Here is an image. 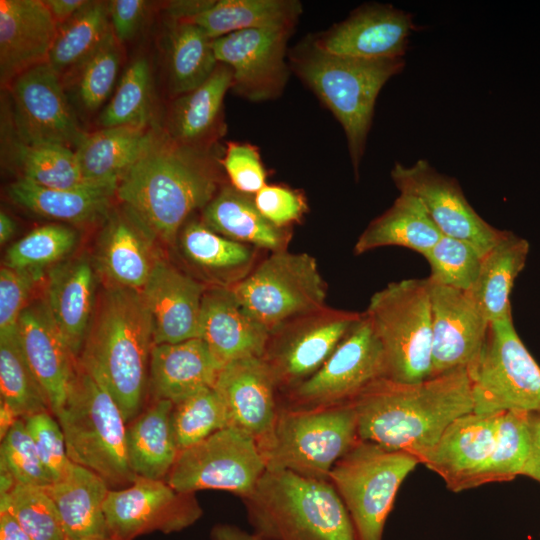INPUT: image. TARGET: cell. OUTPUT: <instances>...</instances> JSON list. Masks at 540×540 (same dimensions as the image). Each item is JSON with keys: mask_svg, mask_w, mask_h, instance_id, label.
I'll return each instance as SVG.
<instances>
[{"mask_svg": "<svg viewBox=\"0 0 540 540\" xmlns=\"http://www.w3.org/2000/svg\"><path fill=\"white\" fill-rule=\"evenodd\" d=\"M224 174L216 148L184 145L166 130H154L115 195L154 239L171 245L190 216L226 184Z\"/></svg>", "mask_w": 540, "mask_h": 540, "instance_id": "6da1fadb", "label": "cell"}, {"mask_svg": "<svg viewBox=\"0 0 540 540\" xmlns=\"http://www.w3.org/2000/svg\"><path fill=\"white\" fill-rule=\"evenodd\" d=\"M360 440L415 456L420 464L444 430L473 412L466 368L414 383L383 378L352 402Z\"/></svg>", "mask_w": 540, "mask_h": 540, "instance_id": "7a4b0ae2", "label": "cell"}, {"mask_svg": "<svg viewBox=\"0 0 540 540\" xmlns=\"http://www.w3.org/2000/svg\"><path fill=\"white\" fill-rule=\"evenodd\" d=\"M152 347L153 322L141 292L103 291L77 361L111 394L126 423L139 414Z\"/></svg>", "mask_w": 540, "mask_h": 540, "instance_id": "3957f363", "label": "cell"}, {"mask_svg": "<svg viewBox=\"0 0 540 540\" xmlns=\"http://www.w3.org/2000/svg\"><path fill=\"white\" fill-rule=\"evenodd\" d=\"M288 63L342 126L358 179L376 99L386 82L404 69V57L338 56L319 49L308 37L288 51Z\"/></svg>", "mask_w": 540, "mask_h": 540, "instance_id": "277c9868", "label": "cell"}, {"mask_svg": "<svg viewBox=\"0 0 540 540\" xmlns=\"http://www.w3.org/2000/svg\"><path fill=\"white\" fill-rule=\"evenodd\" d=\"M242 500L253 532L261 540H358L330 481L267 470Z\"/></svg>", "mask_w": 540, "mask_h": 540, "instance_id": "5b68a950", "label": "cell"}, {"mask_svg": "<svg viewBox=\"0 0 540 540\" xmlns=\"http://www.w3.org/2000/svg\"><path fill=\"white\" fill-rule=\"evenodd\" d=\"M56 419L70 461L95 472L109 487H126L136 479L128 461L123 414L111 394L78 361Z\"/></svg>", "mask_w": 540, "mask_h": 540, "instance_id": "8992f818", "label": "cell"}, {"mask_svg": "<svg viewBox=\"0 0 540 540\" xmlns=\"http://www.w3.org/2000/svg\"><path fill=\"white\" fill-rule=\"evenodd\" d=\"M364 313L382 344L387 379L414 383L431 377L432 313L427 278L389 283L372 295Z\"/></svg>", "mask_w": 540, "mask_h": 540, "instance_id": "52a82bcc", "label": "cell"}, {"mask_svg": "<svg viewBox=\"0 0 540 540\" xmlns=\"http://www.w3.org/2000/svg\"><path fill=\"white\" fill-rule=\"evenodd\" d=\"M358 440L352 403L316 409L280 408L273 436L261 452L267 470L329 481L333 466Z\"/></svg>", "mask_w": 540, "mask_h": 540, "instance_id": "ba28073f", "label": "cell"}, {"mask_svg": "<svg viewBox=\"0 0 540 540\" xmlns=\"http://www.w3.org/2000/svg\"><path fill=\"white\" fill-rule=\"evenodd\" d=\"M418 464L409 453L359 439L333 466L329 481L351 517L358 540H383L397 492Z\"/></svg>", "mask_w": 540, "mask_h": 540, "instance_id": "9c48e42d", "label": "cell"}, {"mask_svg": "<svg viewBox=\"0 0 540 540\" xmlns=\"http://www.w3.org/2000/svg\"><path fill=\"white\" fill-rule=\"evenodd\" d=\"M467 371L473 412H540V366L519 337L512 316L489 323L484 344Z\"/></svg>", "mask_w": 540, "mask_h": 540, "instance_id": "30bf717a", "label": "cell"}, {"mask_svg": "<svg viewBox=\"0 0 540 540\" xmlns=\"http://www.w3.org/2000/svg\"><path fill=\"white\" fill-rule=\"evenodd\" d=\"M231 290L269 333L295 317L327 306L326 282L316 259L307 253L271 252Z\"/></svg>", "mask_w": 540, "mask_h": 540, "instance_id": "8fae6325", "label": "cell"}, {"mask_svg": "<svg viewBox=\"0 0 540 540\" xmlns=\"http://www.w3.org/2000/svg\"><path fill=\"white\" fill-rule=\"evenodd\" d=\"M266 471L256 440L235 426H227L181 451L165 481L180 493L223 490L244 499Z\"/></svg>", "mask_w": 540, "mask_h": 540, "instance_id": "7c38bea8", "label": "cell"}, {"mask_svg": "<svg viewBox=\"0 0 540 540\" xmlns=\"http://www.w3.org/2000/svg\"><path fill=\"white\" fill-rule=\"evenodd\" d=\"M386 378L382 344L363 312L324 364L308 379L282 395L280 408L316 409L352 403Z\"/></svg>", "mask_w": 540, "mask_h": 540, "instance_id": "4fadbf2b", "label": "cell"}, {"mask_svg": "<svg viewBox=\"0 0 540 540\" xmlns=\"http://www.w3.org/2000/svg\"><path fill=\"white\" fill-rule=\"evenodd\" d=\"M362 313L325 306L295 317L269 333L262 358L280 395L312 376Z\"/></svg>", "mask_w": 540, "mask_h": 540, "instance_id": "5bb4252c", "label": "cell"}, {"mask_svg": "<svg viewBox=\"0 0 540 540\" xmlns=\"http://www.w3.org/2000/svg\"><path fill=\"white\" fill-rule=\"evenodd\" d=\"M9 87L17 140L76 150L87 133L73 112L61 77L47 62L25 71Z\"/></svg>", "mask_w": 540, "mask_h": 540, "instance_id": "9a60e30c", "label": "cell"}, {"mask_svg": "<svg viewBox=\"0 0 540 540\" xmlns=\"http://www.w3.org/2000/svg\"><path fill=\"white\" fill-rule=\"evenodd\" d=\"M109 535L118 540L159 531H182L203 514L193 493H180L165 480L137 476L122 489H109L103 504Z\"/></svg>", "mask_w": 540, "mask_h": 540, "instance_id": "2e32d148", "label": "cell"}, {"mask_svg": "<svg viewBox=\"0 0 540 540\" xmlns=\"http://www.w3.org/2000/svg\"><path fill=\"white\" fill-rule=\"evenodd\" d=\"M295 28H253L213 40L218 63L233 74L237 95L252 102L278 98L289 79L287 43Z\"/></svg>", "mask_w": 540, "mask_h": 540, "instance_id": "e0dca14e", "label": "cell"}, {"mask_svg": "<svg viewBox=\"0 0 540 540\" xmlns=\"http://www.w3.org/2000/svg\"><path fill=\"white\" fill-rule=\"evenodd\" d=\"M390 175L399 193L420 200L443 236L466 241L485 255L507 232L485 221L467 201L457 180L424 159L407 167L396 163Z\"/></svg>", "mask_w": 540, "mask_h": 540, "instance_id": "ac0fdd59", "label": "cell"}, {"mask_svg": "<svg viewBox=\"0 0 540 540\" xmlns=\"http://www.w3.org/2000/svg\"><path fill=\"white\" fill-rule=\"evenodd\" d=\"M416 29L413 14L389 4H364L343 21L311 36L321 50L358 59L404 57L410 33Z\"/></svg>", "mask_w": 540, "mask_h": 540, "instance_id": "d6986e66", "label": "cell"}, {"mask_svg": "<svg viewBox=\"0 0 540 540\" xmlns=\"http://www.w3.org/2000/svg\"><path fill=\"white\" fill-rule=\"evenodd\" d=\"M215 389L235 426L258 443L261 451L269 444L280 411L279 391L262 357H247L225 364Z\"/></svg>", "mask_w": 540, "mask_h": 540, "instance_id": "ffe728a7", "label": "cell"}, {"mask_svg": "<svg viewBox=\"0 0 540 540\" xmlns=\"http://www.w3.org/2000/svg\"><path fill=\"white\" fill-rule=\"evenodd\" d=\"M428 283L432 313L431 377L467 369L484 344L490 322L466 292L429 280Z\"/></svg>", "mask_w": 540, "mask_h": 540, "instance_id": "44dd1931", "label": "cell"}, {"mask_svg": "<svg viewBox=\"0 0 540 540\" xmlns=\"http://www.w3.org/2000/svg\"><path fill=\"white\" fill-rule=\"evenodd\" d=\"M17 336L56 418L65 405L77 369V358L53 321L44 301L22 311Z\"/></svg>", "mask_w": 540, "mask_h": 540, "instance_id": "7402d4cb", "label": "cell"}, {"mask_svg": "<svg viewBox=\"0 0 540 540\" xmlns=\"http://www.w3.org/2000/svg\"><path fill=\"white\" fill-rule=\"evenodd\" d=\"M207 286L165 260H158L140 291L153 322V345L198 338Z\"/></svg>", "mask_w": 540, "mask_h": 540, "instance_id": "603a6c76", "label": "cell"}, {"mask_svg": "<svg viewBox=\"0 0 540 540\" xmlns=\"http://www.w3.org/2000/svg\"><path fill=\"white\" fill-rule=\"evenodd\" d=\"M58 25L41 0L0 1V80L10 84L22 73L46 63Z\"/></svg>", "mask_w": 540, "mask_h": 540, "instance_id": "cb8c5ba5", "label": "cell"}, {"mask_svg": "<svg viewBox=\"0 0 540 540\" xmlns=\"http://www.w3.org/2000/svg\"><path fill=\"white\" fill-rule=\"evenodd\" d=\"M502 412H470L455 419L444 430L422 464L439 475L453 492L465 490L495 446Z\"/></svg>", "mask_w": 540, "mask_h": 540, "instance_id": "d4e9b609", "label": "cell"}, {"mask_svg": "<svg viewBox=\"0 0 540 540\" xmlns=\"http://www.w3.org/2000/svg\"><path fill=\"white\" fill-rule=\"evenodd\" d=\"M166 13L175 21L203 29L211 39L253 28H295L302 14L296 0H180Z\"/></svg>", "mask_w": 540, "mask_h": 540, "instance_id": "484cf974", "label": "cell"}, {"mask_svg": "<svg viewBox=\"0 0 540 540\" xmlns=\"http://www.w3.org/2000/svg\"><path fill=\"white\" fill-rule=\"evenodd\" d=\"M268 337V330L242 306L231 288L207 287L198 338L222 366L242 358L262 357Z\"/></svg>", "mask_w": 540, "mask_h": 540, "instance_id": "4316f807", "label": "cell"}, {"mask_svg": "<svg viewBox=\"0 0 540 540\" xmlns=\"http://www.w3.org/2000/svg\"><path fill=\"white\" fill-rule=\"evenodd\" d=\"M222 367L200 338L153 345L149 361L151 392L155 400L175 404L214 387Z\"/></svg>", "mask_w": 540, "mask_h": 540, "instance_id": "83f0119b", "label": "cell"}, {"mask_svg": "<svg viewBox=\"0 0 540 540\" xmlns=\"http://www.w3.org/2000/svg\"><path fill=\"white\" fill-rule=\"evenodd\" d=\"M232 70L218 63L212 75L194 90L171 103L166 132L184 145L214 149L225 133L223 103L232 87Z\"/></svg>", "mask_w": 540, "mask_h": 540, "instance_id": "f1b7e54d", "label": "cell"}, {"mask_svg": "<svg viewBox=\"0 0 540 540\" xmlns=\"http://www.w3.org/2000/svg\"><path fill=\"white\" fill-rule=\"evenodd\" d=\"M153 240L125 209L110 216L97 254L99 270L109 287L143 289L159 260L153 253Z\"/></svg>", "mask_w": 540, "mask_h": 540, "instance_id": "f546056e", "label": "cell"}, {"mask_svg": "<svg viewBox=\"0 0 540 540\" xmlns=\"http://www.w3.org/2000/svg\"><path fill=\"white\" fill-rule=\"evenodd\" d=\"M44 302L76 358L93 315L94 273L84 259L55 266L48 274Z\"/></svg>", "mask_w": 540, "mask_h": 540, "instance_id": "4dcf8cb0", "label": "cell"}, {"mask_svg": "<svg viewBox=\"0 0 540 540\" xmlns=\"http://www.w3.org/2000/svg\"><path fill=\"white\" fill-rule=\"evenodd\" d=\"M109 489L102 477L72 461L57 480L45 487L67 539L110 536L103 510Z\"/></svg>", "mask_w": 540, "mask_h": 540, "instance_id": "1f68e13d", "label": "cell"}, {"mask_svg": "<svg viewBox=\"0 0 540 540\" xmlns=\"http://www.w3.org/2000/svg\"><path fill=\"white\" fill-rule=\"evenodd\" d=\"M200 220L226 238L270 252L287 250L292 236L290 228H279L260 213L253 195L229 183L201 210Z\"/></svg>", "mask_w": 540, "mask_h": 540, "instance_id": "d6a6232c", "label": "cell"}, {"mask_svg": "<svg viewBox=\"0 0 540 540\" xmlns=\"http://www.w3.org/2000/svg\"><path fill=\"white\" fill-rule=\"evenodd\" d=\"M186 260L214 282L231 288L257 265L258 248L226 238L191 219L181 228L178 239Z\"/></svg>", "mask_w": 540, "mask_h": 540, "instance_id": "836d02e7", "label": "cell"}, {"mask_svg": "<svg viewBox=\"0 0 540 540\" xmlns=\"http://www.w3.org/2000/svg\"><path fill=\"white\" fill-rule=\"evenodd\" d=\"M148 127H109L87 133L75 150L84 178L97 186L117 188L153 137Z\"/></svg>", "mask_w": 540, "mask_h": 540, "instance_id": "e575fe53", "label": "cell"}, {"mask_svg": "<svg viewBox=\"0 0 540 540\" xmlns=\"http://www.w3.org/2000/svg\"><path fill=\"white\" fill-rule=\"evenodd\" d=\"M529 249L526 239L507 230L483 256L477 279L466 293L489 322L512 316L510 295L525 267Z\"/></svg>", "mask_w": 540, "mask_h": 540, "instance_id": "d590c367", "label": "cell"}, {"mask_svg": "<svg viewBox=\"0 0 540 540\" xmlns=\"http://www.w3.org/2000/svg\"><path fill=\"white\" fill-rule=\"evenodd\" d=\"M116 189L90 186L55 189L19 177L8 188L9 197L22 208L42 217L72 224H84L105 215Z\"/></svg>", "mask_w": 540, "mask_h": 540, "instance_id": "8d00e7d4", "label": "cell"}, {"mask_svg": "<svg viewBox=\"0 0 540 540\" xmlns=\"http://www.w3.org/2000/svg\"><path fill=\"white\" fill-rule=\"evenodd\" d=\"M443 235L423 204L410 194L399 193L384 213L372 220L354 246L357 255L386 246L411 249L421 255Z\"/></svg>", "mask_w": 540, "mask_h": 540, "instance_id": "74e56055", "label": "cell"}, {"mask_svg": "<svg viewBox=\"0 0 540 540\" xmlns=\"http://www.w3.org/2000/svg\"><path fill=\"white\" fill-rule=\"evenodd\" d=\"M173 403L155 400L126 429V448L136 476L164 480L179 455L172 423Z\"/></svg>", "mask_w": 540, "mask_h": 540, "instance_id": "f35d334b", "label": "cell"}, {"mask_svg": "<svg viewBox=\"0 0 540 540\" xmlns=\"http://www.w3.org/2000/svg\"><path fill=\"white\" fill-rule=\"evenodd\" d=\"M166 44L168 88L174 97L200 86L218 65L213 39L197 25L171 20Z\"/></svg>", "mask_w": 540, "mask_h": 540, "instance_id": "ab89813d", "label": "cell"}, {"mask_svg": "<svg viewBox=\"0 0 540 540\" xmlns=\"http://www.w3.org/2000/svg\"><path fill=\"white\" fill-rule=\"evenodd\" d=\"M111 31L109 3L87 1L58 26L47 63L60 76L75 73Z\"/></svg>", "mask_w": 540, "mask_h": 540, "instance_id": "60d3db41", "label": "cell"}, {"mask_svg": "<svg viewBox=\"0 0 540 540\" xmlns=\"http://www.w3.org/2000/svg\"><path fill=\"white\" fill-rule=\"evenodd\" d=\"M0 393L1 403L20 419L50 411L20 345L17 328L0 334Z\"/></svg>", "mask_w": 540, "mask_h": 540, "instance_id": "b9f144b4", "label": "cell"}, {"mask_svg": "<svg viewBox=\"0 0 540 540\" xmlns=\"http://www.w3.org/2000/svg\"><path fill=\"white\" fill-rule=\"evenodd\" d=\"M14 163L21 175L38 185L55 189L97 186L83 176L75 151L58 145H27L16 138L11 143Z\"/></svg>", "mask_w": 540, "mask_h": 540, "instance_id": "7bdbcfd3", "label": "cell"}, {"mask_svg": "<svg viewBox=\"0 0 540 540\" xmlns=\"http://www.w3.org/2000/svg\"><path fill=\"white\" fill-rule=\"evenodd\" d=\"M528 413L502 412L493 451L482 469L468 481L465 490L511 481L522 474L530 449Z\"/></svg>", "mask_w": 540, "mask_h": 540, "instance_id": "ee69618b", "label": "cell"}, {"mask_svg": "<svg viewBox=\"0 0 540 540\" xmlns=\"http://www.w3.org/2000/svg\"><path fill=\"white\" fill-rule=\"evenodd\" d=\"M152 105V74L148 60L137 57L125 69L99 124L109 127H148Z\"/></svg>", "mask_w": 540, "mask_h": 540, "instance_id": "f6af8a7d", "label": "cell"}, {"mask_svg": "<svg viewBox=\"0 0 540 540\" xmlns=\"http://www.w3.org/2000/svg\"><path fill=\"white\" fill-rule=\"evenodd\" d=\"M171 423L180 453L230 426V419L221 396L210 387L173 404Z\"/></svg>", "mask_w": 540, "mask_h": 540, "instance_id": "bcb514c9", "label": "cell"}, {"mask_svg": "<svg viewBox=\"0 0 540 540\" xmlns=\"http://www.w3.org/2000/svg\"><path fill=\"white\" fill-rule=\"evenodd\" d=\"M0 506L6 507L32 540H65L58 510L45 487L16 484L1 494Z\"/></svg>", "mask_w": 540, "mask_h": 540, "instance_id": "7dc6e473", "label": "cell"}, {"mask_svg": "<svg viewBox=\"0 0 540 540\" xmlns=\"http://www.w3.org/2000/svg\"><path fill=\"white\" fill-rule=\"evenodd\" d=\"M422 256L430 267V282L468 292L477 279L484 255L466 241L442 236Z\"/></svg>", "mask_w": 540, "mask_h": 540, "instance_id": "c3c4849f", "label": "cell"}, {"mask_svg": "<svg viewBox=\"0 0 540 540\" xmlns=\"http://www.w3.org/2000/svg\"><path fill=\"white\" fill-rule=\"evenodd\" d=\"M76 239L75 231L65 225L39 226L8 248L4 265L42 270L65 257L75 246Z\"/></svg>", "mask_w": 540, "mask_h": 540, "instance_id": "681fc988", "label": "cell"}, {"mask_svg": "<svg viewBox=\"0 0 540 540\" xmlns=\"http://www.w3.org/2000/svg\"><path fill=\"white\" fill-rule=\"evenodd\" d=\"M119 44L110 31L96 51L75 72L77 98L88 112L97 111L115 87L121 62Z\"/></svg>", "mask_w": 540, "mask_h": 540, "instance_id": "f907efd6", "label": "cell"}, {"mask_svg": "<svg viewBox=\"0 0 540 540\" xmlns=\"http://www.w3.org/2000/svg\"><path fill=\"white\" fill-rule=\"evenodd\" d=\"M1 476L15 484L46 487L53 478L40 459L24 420H17L1 439Z\"/></svg>", "mask_w": 540, "mask_h": 540, "instance_id": "816d5d0a", "label": "cell"}, {"mask_svg": "<svg viewBox=\"0 0 540 540\" xmlns=\"http://www.w3.org/2000/svg\"><path fill=\"white\" fill-rule=\"evenodd\" d=\"M41 461L57 480L71 462L66 451L63 431L50 411H43L23 419Z\"/></svg>", "mask_w": 540, "mask_h": 540, "instance_id": "f5cc1de1", "label": "cell"}, {"mask_svg": "<svg viewBox=\"0 0 540 540\" xmlns=\"http://www.w3.org/2000/svg\"><path fill=\"white\" fill-rule=\"evenodd\" d=\"M220 163L228 183L242 193L254 196L267 185V172L254 145L228 142Z\"/></svg>", "mask_w": 540, "mask_h": 540, "instance_id": "db71d44e", "label": "cell"}, {"mask_svg": "<svg viewBox=\"0 0 540 540\" xmlns=\"http://www.w3.org/2000/svg\"><path fill=\"white\" fill-rule=\"evenodd\" d=\"M42 276V270L1 267L0 334L17 328L19 317L27 306V298Z\"/></svg>", "mask_w": 540, "mask_h": 540, "instance_id": "11a10c76", "label": "cell"}, {"mask_svg": "<svg viewBox=\"0 0 540 540\" xmlns=\"http://www.w3.org/2000/svg\"><path fill=\"white\" fill-rule=\"evenodd\" d=\"M253 198L260 213L279 228H290L308 211L302 193L286 186L267 184Z\"/></svg>", "mask_w": 540, "mask_h": 540, "instance_id": "9f6ffc18", "label": "cell"}, {"mask_svg": "<svg viewBox=\"0 0 540 540\" xmlns=\"http://www.w3.org/2000/svg\"><path fill=\"white\" fill-rule=\"evenodd\" d=\"M143 0H114L109 2L111 31L119 43L132 39L139 31L146 15Z\"/></svg>", "mask_w": 540, "mask_h": 540, "instance_id": "6f0895ef", "label": "cell"}, {"mask_svg": "<svg viewBox=\"0 0 540 540\" xmlns=\"http://www.w3.org/2000/svg\"><path fill=\"white\" fill-rule=\"evenodd\" d=\"M530 449L523 468V476L540 483V412L528 413Z\"/></svg>", "mask_w": 540, "mask_h": 540, "instance_id": "680465c9", "label": "cell"}, {"mask_svg": "<svg viewBox=\"0 0 540 540\" xmlns=\"http://www.w3.org/2000/svg\"><path fill=\"white\" fill-rule=\"evenodd\" d=\"M0 540H32L11 512L0 506Z\"/></svg>", "mask_w": 540, "mask_h": 540, "instance_id": "91938a15", "label": "cell"}, {"mask_svg": "<svg viewBox=\"0 0 540 540\" xmlns=\"http://www.w3.org/2000/svg\"><path fill=\"white\" fill-rule=\"evenodd\" d=\"M44 3L48 7L57 25L72 18L86 3L85 0H45Z\"/></svg>", "mask_w": 540, "mask_h": 540, "instance_id": "94428289", "label": "cell"}, {"mask_svg": "<svg viewBox=\"0 0 540 540\" xmlns=\"http://www.w3.org/2000/svg\"><path fill=\"white\" fill-rule=\"evenodd\" d=\"M212 540H261L254 532H248L236 525L220 523L212 527Z\"/></svg>", "mask_w": 540, "mask_h": 540, "instance_id": "6125c7cd", "label": "cell"}, {"mask_svg": "<svg viewBox=\"0 0 540 540\" xmlns=\"http://www.w3.org/2000/svg\"><path fill=\"white\" fill-rule=\"evenodd\" d=\"M16 225L14 220L5 212L0 213V243L4 245L14 235Z\"/></svg>", "mask_w": 540, "mask_h": 540, "instance_id": "be15d7a7", "label": "cell"}, {"mask_svg": "<svg viewBox=\"0 0 540 540\" xmlns=\"http://www.w3.org/2000/svg\"><path fill=\"white\" fill-rule=\"evenodd\" d=\"M65 540H71V539H65ZM73 540H118L112 536L103 537V538H80V539H73Z\"/></svg>", "mask_w": 540, "mask_h": 540, "instance_id": "e7e4bbea", "label": "cell"}]
</instances>
